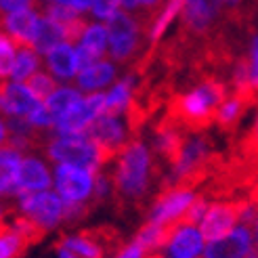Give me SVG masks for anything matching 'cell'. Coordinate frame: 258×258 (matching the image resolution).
Masks as SVG:
<instances>
[{"instance_id": "obj_1", "label": "cell", "mask_w": 258, "mask_h": 258, "mask_svg": "<svg viewBox=\"0 0 258 258\" xmlns=\"http://www.w3.org/2000/svg\"><path fill=\"white\" fill-rule=\"evenodd\" d=\"M160 158L147 149L143 141L139 137L133 139L109 170L115 210L120 214L143 212L149 200H156L168 183V174H164Z\"/></svg>"}, {"instance_id": "obj_2", "label": "cell", "mask_w": 258, "mask_h": 258, "mask_svg": "<svg viewBox=\"0 0 258 258\" xmlns=\"http://www.w3.org/2000/svg\"><path fill=\"white\" fill-rule=\"evenodd\" d=\"M231 88L216 76H204L196 80V86L185 93H174L164 113L189 133H206L216 124L221 105L227 101Z\"/></svg>"}, {"instance_id": "obj_3", "label": "cell", "mask_w": 258, "mask_h": 258, "mask_svg": "<svg viewBox=\"0 0 258 258\" xmlns=\"http://www.w3.org/2000/svg\"><path fill=\"white\" fill-rule=\"evenodd\" d=\"M105 25L109 32V57L115 63L128 66L139 57V53H143V42L149 36L141 28L135 15L118 11L111 19H107Z\"/></svg>"}, {"instance_id": "obj_4", "label": "cell", "mask_w": 258, "mask_h": 258, "mask_svg": "<svg viewBox=\"0 0 258 258\" xmlns=\"http://www.w3.org/2000/svg\"><path fill=\"white\" fill-rule=\"evenodd\" d=\"M44 156L57 164H70V166H80L88 170H99L101 168V151L88 135H70L61 137L55 135L44 147Z\"/></svg>"}, {"instance_id": "obj_5", "label": "cell", "mask_w": 258, "mask_h": 258, "mask_svg": "<svg viewBox=\"0 0 258 258\" xmlns=\"http://www.w3.org/2000/svg\"><path fill=\"white\" fill-rule=\"evenodd\" d=\"M15 208L46 231L66 221V202L53 191H25L17 198Z\"/></svg>"}, {"instance_id": "obj_6", "label": "cell", "mask_w": 258, "mask_h": 258, "mask_svg": "<svg viewBox=\"0 0 258 258\" xmlns=\"http://www.w3.org/2000/svg\"><path fill=\"white\" fill-rule=\"evenodd\" d=\"M250 206V200H214L210 202V208L206 212L204 221L200 225L204 237L208 241L221 239L229 235L237 227V223L243 221Z\"/></svg>"}, {"instance_id": "obj_7", "label": "cell", "mask_w": 258, "mask_h": 258, "mask_svg": "<svg viewBox=\"0 0 258 258\" xmlns=\"http://www.w3.org/2000/svg\"><path fill=\"white\" fill-rule=\"evenodd\" d=\"M55 187L66 204H93L95 193V170L80 166L57 164L55 166Z\"/></svg>"}, {"instance_id": "obj_8", "label": "cell", "mask_w": 258, "mask_h": 258, "mask_svg": "<svg viewBox=\"0 0 258 258\" xmlns=\"http://www.w3.org/2000/svg\"><path fill=\"white\" fill-rule=\"evenodd\" d=\"M198 193L193 189L185 187H176L170 185L158 193V198L151 202L149 210H147V221L158 223V225H170L176 227L178 221L183 218L187 208L193 204Z\"/></svg>"}, {"instance_id": "obj_9", "label": "cell", "mask_w": 258, "mask_h": 258, "mask_svg": "<svg viewBox=\"0 0 258 258\" xmlns=\"http://www.w3.org/2000/svg\"><path fill=\"white\" fill-rule=\"evenodd\" d=\"M105 105H107V95H101V93L88 95L61 122L55 124V133L61 135V137L86 135L90 124H93L99 118V115L105 111Z\"/></svg>"}, {"instance_id": "obj_10", "label": "cell", "mask_w": 258, "mask_h": 258, "mask_svg": "<svg viewBox=\"0 0 258 258\" xmlns=\"http://www.w3.org/2000/svg\"><path fill=\"white\" fill-rule=\"evenodd\" d=\"M212 28V9L208 0H185L183 9H180V32L189 42H204L208 40Z\"/></svg>"}, {"instance_id": "obj_11", "label": "cell", "mask_w": 258, "mask_h": 258, "mask_svg": "<svg viewBox=\"0 0 258 258\" xmlns=\"http://www.w3.org/2000/svg\"><path fill=\"white\" fill-rule=\"evenodd\" d=\"M254 239L252 227L239 223L229 235L208 241L202 258H248L254 250Z\"/></svg>"}, {"instance_id": "obj_12", "label": "cell", "mask_w": 258, "mask_h": 258, "mask_svg": "<svg viewBox=\"0 0 258 258\" xmlns=\"http://www.w3.org/2000/svg\"><path fill=\"white\" fill-rule=\"evenodd\" d=\"M256 103H258V93H254V90H231L227 101L221 105V109H218V115H216L218 128L231 137L237 135L243 113L252 105H256Z\"/></svg>"}, {"instance_id": "obj_13", "label": "cell", "mask_w": 258, "mask_h": 258, "mask_svg": "<svg viewBox=\"0 0 258 258\" xmlns=\"http://www.w3.org/2000/svg\"><path fill=\"white\" fill-rule=\"evenodd\" d=\"M38 19H40V13H34L32 9L9 13V15H3V30H5V34L11 36V40L15 42V46L34 48Z\"/></svg>"}, {"instance_id": "obj_14", "label": "cell", "mask_w": 258, "mask_h": 258, "mask_svg": "<svg viewBox=\"0 0 258 258\" xmlns=\"http://www.w3.org/2000/svg\"><path fill=\"white\" fill-rule=\"evenodd\" d=\"M204 233L196 225H176L174 233L166 246L170 258H202L204 256Z\"/></svg>"}, {"instance_id": "obj_15", "label": "cell", "mask_w": 258, "mask_h": 258, "mask_svg": "<svg viewBox=\"0 0 258 258\" xmlns=\"http://www.w3.org/2000/svg\"><path fill=\"white\" fill-rule=\"evenodd\" d=\"M0 95H3V113L17 115V118H25V120L42 103L34 97V93L23 82H3Z\"/></svg>"}, {"instance_id": "obj_16", "label": "cell", "mask_w": 258, "mask_h": 258, "mask_svg": "<svg viewBox=\"0 0 258 258\" xmlns=\"http://www.w3.org/2000/svg\"><path fill=\"white\" fill-rule=\"evenodd\" d=\"M50 185H53V178H50L48 166L44 164V160L36 158V156H25L21 160V168H19L21 193H25V191H48Z\"/></svg>"}, {"instance_id": "obj_17", "label": "cell", "mask_w": 258, "mask_h": 258, "mask_svg": "<svg viewBox=\"0 0 258 258\" xmlns=\"http://www.w3.org/2000/svg\"><path fill=\"white\" fill-rule=\"evenodd\" d=\"M46 66H48L50 74L57 76V78H63V80L74 78V76H78V72H80L78 48H74L68 42L59 44L57 48H53L46 55Z\"/></svg>"}, {"instance_id": "obj_18", "label": "cell", "mask_w": 258, "mask_h": 258, "mask_svg": "<svg viewBox=\"0 0 258 258\" xmlns=\"http://www.w3.org/2000/svg\"><path fill=\"white\" fill-rule=\"evenodd\" d=\"M21 151L3 147V198L13 200L21 196L19 187V168H21Z\"/></svg>"}, {"instance_id": "obj_19", "label": "cell", "mask_w": 258, "mask_h": 258, "mask_svg": "<svg viewBox=\"0 0 258 258\" xmlns=\"http://www.w3.org/2000/svg\"><path fill=\"white\" fill-rule=\"evenodd\" d=\"M63 42H66V32H63V25L57 23L55 19L46 17V15H40V19H38L34 48L40 55H48L50 50L57 48Z\"/></svg>"}, {"instance_id": "obj_20", "label": "cell", "mask_w": 258, "mask_h": 258, "mask_svg": "<svg viewBox=\"0 0 258 258\" xmlns=\"http://www.w3.org/2000/svg\"><path fill=\"white\" fill-rule=\"evenodd\" d=\"M113 80H115V66L111 61H97L76 76V82H78L82 90H99Z\"/></svg>"}, {"instance_id": "obj_21", "label": "cell", "mask_w": 258, "mask_h": 258, "mask_svg": "<svg viewBox=\"0 0 258 258\" xmlns=\"http://www.w3.org/2000/svg\"><path fill=\"white\" fill-rule=\"evenodd\" d=\"M28 248L30 241L11 223L3 221V227H0V258H21Z\"/></svg>"}, {"instance_id": "obj_22", "label": "cell", "mask_w": 258, "mask_h": 258, "mask_svg": "<svg viewBox=\"0 0 258 258\" xmlns=\"http://www.w3.org/2000/svg\"><path fill=\"white\" fill-rule=\"evenodd\" d=\"M38 68H40V53L30 46H17V57H15L13 72H11L13 82H25L30 76L40 72Z\"/></svg>"}, {"instance_id": "obj_23", "label": "cell", "mask_w": 258, "mask_h": 258, "mask_svg": "<svg viewBox=\"0 0 258 258\" xmlns=\"http://www.w3.org/2000/svg\"><path fill=\"white\" fill-rule=\"evenodd\" d=\"M80 101H82L80 90L66 86V88H59L57 93L44 103V105L48 107L50 115H53V120H55V124H57V122H61L63 118H66V115H68L76 105H78Z\"/></svg>"}, {"instance_id": "obj_24", "label": "cell", "mask_w": 258, "mask_h": 258, "mask_svg": "<svg viewBox=\"0 0 258 258\" xmlns=\"http://www.w3.org/2000/svg\"><path fill=\"white\" fill-rule=\"evenodd\" d=\"M107 44H109L107 25H101V23L88 25V30H86L82 42H80V46H82L95 61H101V59H103V55H105V50H107Z\"/></svg>"}, {"instance_id": "obj_25", "label": "cell", "mask_w": 258, "mask_h": 258, "mask_svg": "<svg viewBox=\"0 0 258 258\" xmlns=\"http://www.w3.org/2000/svg\"><path fill=\"white\" fill-rule=\"evenodd\" d=\"M133 74L128 76L126 80L118 82L111 93L107 95V105H105V111L103 113H109V115H118L120 111H126L128 107V101H131V95H133Z\"/></svg>"}, {"instance_id": "obj_26", "label": "cell", "mask_w": 258, "mask_h": 258, "mask_svg": "<svg viewBox=\"0 0 258 258\" xmlns=\"http://www.w3.org/2000/svg\"><path fill=\"white\" fill-rule=\"evenodd\" d=\"M23 84L28 86L32 93H34V97H36L38 101H42V103H46V101L59 90V88H57V82L53 80V76H48L46 72H36V74L30 76V78L25 80Z\"/></svg>"}, {"instance_id": "obj_27", "label": "cell", "mask_w": 258, "mask_h": 258, "mask_svg": "<svg viewBox=\"0 0 258 258\" xmlns=\"http://www.w3.org/2000/svg\"><path fill=\"white\" fill-rule=\"evenodd\" d=\"M15 57H17V46L11 40V36L3 32V38H0V74H3V82L11 78Z\"/></svg>"}, {"instance_id": "obj_28", "label": "cell", "mask_w": 258, "mask_h": 258, "mask_svg": "<svg viewBox=\"0 0 258 258\" xmlns=\"http://www.w3.org/2000/svg\"><path fill=\"white\" fill-rule=\"evenodd\" d=\"M118 7H122L120 0H93L90 5V13L97 17V19H111L115 13H118Z\"/></svg>"}, {"instance_id": "obj_29", "label": "cell", "mask_w": 258, "mask_h": 258, "mask_svg": "<svg viewBox=\"0 0 258 258\" xmlns=\"http://www.w3.org/2000/svg\"><path fill=\"white\" fill-rule=\"evenodd\" d=\"M216 9L223 13L227 21H243L241 19V0H214Z\"/></svg>"}, {"instance_id": "obj_30", "label": "cell", "mask_w": 258, "mask_h": 258, "mask_svg": "<svg viewBox=\"0 0 258 258\" xmlns=\"http://www.w3.org/2000/svg\"><path fill=\"white\" fill-rule=\"evenodd\" d=\"M28 9H40V0H3V15L17 11H28Z\"/></svg>"}, {"instance_id": "obj_31", "label": "cell", "mask_w": 258, "mask_h": 258, "mask_svg": "<svg viewBox=\"0 0 258 258\" xmlns=\"http://www.w3.org/2000/svg\"><path fill=\"white\" fill-rule=\"evenodd\" d=\"M250 61H252V86L258 93V34L252 40V48H250Z\"/></svg>"}, {"instance_id": "obj_32", "label": "cell", "mask_w": 258, "mask_h": 258, "mask_svg": "<svg viewBox=\"0 0 258 258\" xmlns=\"http://www.w3.org/2000/svg\"><path fill=\"white\" fill-rule=\"evenodd\" d=\"M145 248L141 246V243H137V241H131L128 246H124V250L115 256V258H145Z\"/></svg>"}, {"instance_id": "obj_33", "label": "cell", "mask_w": 258, "mask_h": 258, "mask_svg": "<svg viewBox=\"0 0 258 258\" xmlns=\"http://www.w3.org/2000/svg\"><path fill=\"white\" fill-rule=\"evenodd\" d=\"M46 3H59V5H68V7H74L78 11H86L93 5V0H46Z\"/></svg>"}, {"instance_id": "obj_34", "label": "cell", "mask_w": 258, "mask_h": 258, "mask_svg": "<svg viewBox=\"0 0 258 258\" xmlns=\"http://www.w3.org/2000/svg\"><path fill=\"white\" fill-rule=\"evenodd\" d=\"M122 3V9L131 15H139L141 13V0H120Z\"/></svg>"}, {"instance_id": "obj_35", "label": "cell", "mask_w": 258, "mask_h": 258, "mask_svg": "<svg viewBox=\"0 0 258 258\" xmlns=\"http://www.w3.org/2000/svg\"><path fill=\"white\" fill-rule=\"evenodd\" d=\"M55 250H57V258H80L78 254H74L72 250L63 248V246H55Z\"/></svg>"}, {"instance_id": "obj_36", "label": "cell", "mask_w": 258, "mask_h": 258, "mask_svg": "<svg viewBox=\"0 0 258 258\" xmlns=\"http://www.w3.org/2000/svg\"><path fill=\"white\" fill-rule=\"evenodd\" d=\"M252 231H254V237L258 239V212H256V216H254V221H252Z\"/></svg>"}, {"instance_id": "obj_37", "label": "cell", "mask_w": 258, "mask_h": 258, "mask_svg": "<svg viewBox=\"0 0 258 258\" xmlns=\"http://www.w3.org/2000/svg\"><path fill=\"white\" fill-rule=\"evenodd\" d=\"M248 258H258V254H256V252H252V254H250Z\"/></svg>"}, {"instance_id": "obj_38", "label": "cell", "mask_w": 258, "mask_h": 258, "mask_svg": "<svg viewBox=\"0 0 258 258\" xmlns=\"http://www.w3.org/2000/svg\"><path fill=\"white\" fill-rule=\"evenodd\" d=\"M256 254H258V239H256Z\"/></svg>"}]
</instances>
